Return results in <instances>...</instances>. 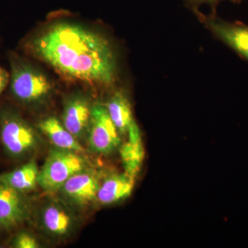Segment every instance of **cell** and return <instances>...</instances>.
<instances>
[{"instance_id": "obj_1", "label": "cell", "mask_w": 248, "mask_h": 248, "mask_svg": "<svg viewBox=\"0 0 248 248\" xmlns=\"http://www.w3.org/2000/svg\"><path fill=\"white\" fill-rule=\"evenodd\" d=\"M34 57L69 79L109 85L115 79L116 57L109 41L78 24L50 26L26 45Z\"/></svg>"}, {"instance_id": "obj_2", "label": "cell", "mask_w": 248, "mask_h": 248, "mask_svg": "<svg viewBox=\"0 0 248 248\" xmlns=\"http://www.w3.org/2000/svg\"><path fill=\"white\" fill-rule=\"evenodd\" d=\"M10 74L11 92L24 104H35L45 100L53 86L45 74L31 66L19 56H11Z\"/></svg>"}, {"instance_id": "obj_3", "label": "cell", "mask_w": 248, "mask_h": 248, "mask_svg": "<svg viewBox=\"0 0 248 248\" xmlns=\"http://www.w3.org/2000/svg\"><path fill=\"white\" fill-rule=\"evenodd\" d=\"M86 166L84 158L77 152L56 148L47 156L39 173L38 184L47 192H55Z\"/></svg>"}, {"instance_id": "obj_4", "label": "cell", "mask_w": 248, "mask_h": 248, "mask_svg": "<svg viewBox=\"0 0 248 248\" xmlns=\"http://www.w3.org/2000/svg\"><path fill=\"white\" fill-rule=\"evenodd\" d=\"M1 139L6 151L14 156L27 155L37 146L34 129L19 116L6 113L1 117Z\"/></svg>"}, {"instance_id": "obj_5", "label": "cell", "mask_w": 248, "mask_h": 248, "mask_svg": "<svg viewBox=\"0 0 248 248\" xmlns=\"http://www.w3.org/2000/svg\"><path fill=\"white\" fill-rule=\"evenodd\" d=\"M89 143L93 151L104 155L110 154L120 144L118 130L107 107L101 104H96L91 110Z\"/></svg>"}, {"instance_id": "obj_6", "label": "cell", "mask_w": 248, "mask_h": 248, "mask_svg": "<svg viewBox=\"0 0 248 248\" xmlns=\"http://www.w3.org/2000/svg\"><path fill=\"white\" fill-rule=\"evenodd\" d=\"M99 187L97 174L84 169L70 177L60 190L70 203L84 205L97 200Z\"/></svg>"}, {"instance_id": "obj_7", "label": "cell", "mask_w": 248, "mask_h": 248, "mask_svg": "<svg viewBox=\"0 0 248 248\" xmlns=\"http://www.w3.org/2000/svg\"><path fill=\"white\" fill-rule=\"evenodd\" d=\"M207 27L223 43L248 60V26L215 17H204Z\"/></svg>"}, {"instance_id": "obj_8", "label": "cell", "mask_w": 248, "mask_h": 248, "mask_svg": "<svg viewBox=\"0 0 248 248\" xmlns=\"http://www.w3.org/2000/svg\"><path fill=\"white\" fill-rule=\"evenodd\" d=\"M91 110L89 100L82 96L72 97L65 104L63 125L77 140L84 137L89 130Z\"/></svg>"}, {"instance_id": "obj_9", "label": "cell", "mask_w": 248, "mask_h": 248, "mask_svg": "<svg viewBox=\"0 0 248 248\" xmlns=\"http://www.w3.org/2000/svg\"><path fill=\"white\" fill-rule=\"evenodd\" d=\"M29 215L27 202L20 192L0 182V221L5 226L22 223Z\"/></svg>"}, {"instance_id": "obj_10", "label": "cell", "mask_w": 248, "mask_h": 248, "mask_svg": "<svg viewBox=\"0 0 248 248\" xmlns=\"http://www.w3.org/2000/svg\"><path fill=\"white\" fill-rule=\"evenodd\" d=\"M41 223L48 234L57 237L69 234L76 223L75 217L69 210L60 204L46 205L41 213Z\"/></svg>"}, {"instance_id": "obj_11", "label": "cell", "mask_w": 248, "mask_h": 248, "mask_svg": "<svg viewBox=\"0 0 248 248\" xmlns=\"http://www.w3.org/2000/svg\"><path fill=\"white\" fill-rule=\"evenodd\" d=\"M128 135V141L121 147V158L125 170L124 172L135 179L144 159L141 133L136 122H134L129 128Z\"/></svg>"}, {"instance_id": "obj_12", "label": "cell", "mask_w": 248, "mask_h": 248, "mask_svg": "<svg viewBox=\"0 0 248 248\" xmlns=\"http://www.w3.org/2000/svg\"><path fill=\"white\" fill-rule=\"evenodd\" d=\"M135 180L125 172L109 176L101 184L97 200L104 205H109L127 198L133 192Z\"/></svg>"}, {"instance_id": "obj_13", "label": "cell", "mask_w": 248, "mask_h": 248, "mask_svg": "<svg viewBox=\"0 0 248 248\" xmlns=\"http://www.w3.org/2000/svg\"><path fill=\"white\" fill-rule=\"evenodd\" d=\"M39 127L41 131L51 141L57 148L83 153L84 148L78 140L56 117H50L40 122Z\"/></svg>"}, {"instance_id": "obj_14", "label": "cell", "mask_w": 248, "mask_h": 248, "mask_svg": "<svg viewBox=\"0 0 248 248\" xmlns=\"http://www.w3.org/2000/svg\"><path fill=\"white\" fill-rule=\"evenodd\" d=\"M39 173L37 164L31 161L16 170L0 176V182L18 192H26L38 184Z\"/></svg>"}, {"instance_id": "obj_15", "label": "cell", "mask_w": 248, "mask_h": 248, "mask_svg": "<svg viewBox=\"0 0 248 248\" xmlns=\"http://www.w3.org/2000/svg\"><path fill=\"white\" fill-rule=\"evenodd\" d=\"M107 108L119 133H128L135 122L128 99L122 93H116L108 102Z\"/></svg>"}, {"instance_id": "obj_16", "label": "cell", "mask_w": 248, "mask_h": 248, "mask_svg": "<svg viewBox=\"0 0 248 248\" xmlns=\"http://www.w3.org/2000/svg\"><path fill=\"white\" fill-rule=\"evenodd\" d=\"M15 247L17 248H37L40 247L35 237L28 233H20L15 240Z\"/></svg>"}, {"instance_id": "obj_17", "label": "cell", "mask_w": 248, "mask_h": 248, "mask_svg": "<svg viewBox=\"0 0 248 248\" xmlns=\"http://www.w3.org/2000/svg\"><path fill=\"white\" fill-rule=\"evenodd\" d=\"M10 82V74L2 67L0 66V94L4 91Z\"/></svg>"}, {"instance_id": "obj_18", "label": "cell", "mask_w": 248, "mask_h": 248, "mask_svg": "<svg viewBox=\"0 0 248 248\" xmlns=\"http://www.w3.org/2000/svg\"><path fill=\"white\" fill-rule=\"evenodd\" d=\"M222 0H188L189 2L192 4H215ZM232 1H239L241 0H232Z\"/></svg>"}, {"instance_id": "obj_19", "label": "cell", "mask_w": 248, "mask_h": 248, "mask_svg": "<svg viewBox=\"0 0 248 248\" xmlns=\"http://www.w3.org/2000/svg\"><path fill=\"white\" fill-rule=\"evenodd\" d=\"M2 226H4V225H3L2 222L0 221V228H1V227Z\"/></svg>"}]
</instances>
